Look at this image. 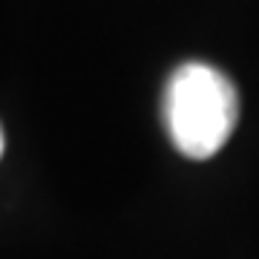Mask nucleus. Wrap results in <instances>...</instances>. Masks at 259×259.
Segmentation results:
<instances>
[{"mask_svg":"<svg viewBox=\"0 0 259 259\" xmlns=\"http://www.w3.org/2000/svg\"><path fill=\"white\" fill-rule=\"evenodd\" d=\"M239 118L236 87L216 66L185 64L167 81L164 124L173 147L187 158H210L228 144Z\"/></svg>","mask_w":259,"mask_h":259,"instance_id":"f257e3e1","label":"nucleus"},{"mask_svg":"<svg viewBox=\"0 0 259 259\" xmlns=\"http://www.w3.org/2000/svg\"><path fill=\"white\" fill-rule=\"evenodd\" d=\"M0 156H3V133H0Z\"/></svg>","mask_w":259,"mask_h":259,"instance_id":"f03ea898","label":"nucleus"}]
</instances>
